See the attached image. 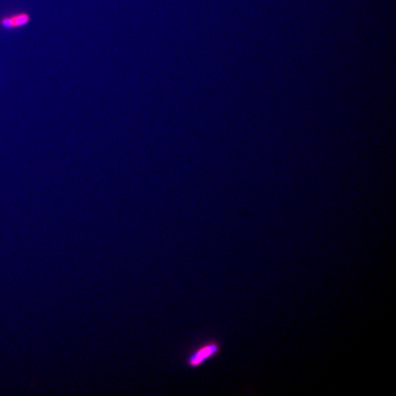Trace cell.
Instances as JSON below:
<instances>
[{
  "label": "cell",
  "mask_w": 396,
  "mask_h": 396,
  "mask_svg": "<svg viewBox=\"0 0 396 396\" xmlns=\"http://www.w3.org/2000/svg\"><path fill=\"white\" fill-rule=\"evenodd\" d=\"M220 352L221 345L217 341H205L189 353L185 360L186 366L192 369L200 368L205 362L218 356Z\"/></svg>",
  "instance_id": "obj_1"
},
{
  "label": "cell",
  "mask_w": 396,
  "mask_h": 396,
  "mask_svg": "<svg viewBox=\"0 0 396 396\" xmlns=\"http://www.w3.org/2000/svg\"><path fill=\"white\" fill-rule=\"evenodd\" d=\"M30 19L29 13L22 12L4 18L0 20V24L5 28H19L27 25Z\"/></svg>",
  "instance_id": "obj_2"
}]
</instances>
